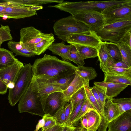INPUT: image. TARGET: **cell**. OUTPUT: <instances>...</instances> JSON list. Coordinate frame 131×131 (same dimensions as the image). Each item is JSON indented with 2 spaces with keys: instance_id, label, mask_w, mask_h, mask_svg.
I'll return each instance as SVG.
<instances>
[{
  "instance_id": "11a10c76",
  "label": "cell",
  "mask_w": 131,
  "mask_h": 131,
  "mask_svg": "<svg viewBox=\"0 0 131 131\" xmlns=\"http://www.w3.org/2000/svg\"><path fill=\"white\" fill-rule=\"evenodd\" d=\"M49 129H48V130H40L39 131H48Z\"/></svg>"
},
{
  "instance_id": "681fc988",
  "label": "cell",
  "mask_w": 131,
  "mask_h": 131,
  "mask_svg": "<svg viewBox=\"0 0 131 131\" xmlns=\"http://www.w3.org/2000/svg\"><path fill=\"white\" fill-rule=\"evenodd\" d=\"M45 124V121L43 118L40 120L36 125L35 130L34 131H38L40 128L43 127Z\"/></svg>"
},
{
  "instance_id": "816d5d0a",
  "label": "cell",
  "mask_w": 131,
  "mask_h": 131,
  "mask_svg": "<svg viewBox=\"0 0 131 131\" xmlns=\"http://www.w3.org/2000/svg\"><path fill=\"white\" fill-rule=\"evenodd\" d=\"M31 9L34 11H36L43 8L41 6H34L30 7Z\"/></svg>"
},
{
  "instance_id": "d4e9b609",
  "label": "cell",
  "mask_w": 131,
  "mask_h": 131,
  "mask_svg": "<svg viewBox=\"0 0 131 131\" xmlns=\"http://www.w3.org/2000/svg\"><path fill=\"white\" fill-rule=\"evenodd\" d=\"M82 58L84 59L97 57V49L95 48L72 43Z\"/></svg>"
},
{
  "instance_id": "484cf974",
  "label": "cell",
  "mask_w": 131,
  "mask_h": 131,
  "mask_svg": "<svg viewBox=\"0 0 131 131\" xmlns=\"http://www.w3.org/2000/svg\"><path fill=\"white\" fill-rule=\"evenodd\" d=\"M74 70L75 73L89 81L94 79L97 75L95 69L92 67L78 65L76 66Z\"/></svg>"
},
{
  "instance_id": "ffe728a7",
  "label": "cell",
  "mask_w": 131,
  "mask_h": 131,
  "mask_svg": "<svg viewBox=\"0 0 131 131\" xmlns=\"http://www.w3.org/2000/svg\"><path fill=\"white\" fill-rule=\"evenodd\" d=\"M7 46L12 52L15 53V56L30 57L36 55L34 52L25 47L19 41L10 40L8 42Z\"/></svg>"
},
{
  "instance_id": "cb8c5ba5",
  "label": "cell",
  "mask_w": 131,
  "mask_h": 131,
  "mask_svg": "<svg viewBox=\"0 0 131 131\" xmlns=\"http://www.w3.org/2000/svg\"><path fill=\"white\" fill-rule=\"evenodd\" d=\"M87 120L88 131H96L98 129L101 119L99 114L95 110L89 111L84 115Z\"/></svg>"
},
{
  "instance_id": "f35d334b",
  "label": "cell",
  "mask_w": 131,
  "mask_h": 131,
  "mask_svg": "<svg viewBox=\"0 0 131 131\" xmlns=\"http://www.w3.org/2000/svg\"><path fill=\"white\" fill-rule=\"evenodd\" d=\"M66 104L61 107L53 116L58 122L62 125H66L65 110V106Z\"/></svg>"
},
{
  "instance_id": "9c48e42d",
  "label": "cell",
  "mask_w": 131,
  "mask_h": 131,
  "mask_svg": "<svg viewBox=\"0 0 131 131\" xmlns=\"http://www.w3.org/2000/svg\"><path fill=\"white\" fill-rule=\"evenodd\" d=\"M37 11L31 10L30 7L21 6L10 4L5 0L2 2L1 17L19 19L37 15Z\"/></svg>"
},
{
  "instance_id": "836d02e7",
  "label": "cell",
  "mask_w": 131,
  "mask_h": 131,
  "mask_svg": "<svg viewBox=\"0 0 131 131\" xmlns=\"http://www.w3.org/2000/svg\"><path fill=\"white\" fill-rule=\"evenodd\" d=\"M86 98L85 90L83 87L76 92L71 99L69 103L70 102L72 104V112L78 104Z\"/></svg>"
},
{
  "instance_id": "6da1fadb",
  "label": "cell",
  "mask_w": 131,
  "mask_h": 131,
  "mask_svg": "<svg viewBox=\"0 0 131 131\" xmlns=\"http://www.w3.org/2000/svg\"><path fill=\"white\" fill-rule=\"evenodd\" d=\"M32 76L47 80L59 79L75 74L76 67L70 62L54 56L45 54L36 59L32 66Z\"/></svg>"
},
{
  "instance_id": "7dc6e473",
  "label": "cell",
  "mask_w": 131,
  "mask_h": 131,
  "mask_svg": "<svg viewBox=\"0 0 131 131\" xmlns=\"http://www.w3.org/2000/svg\"><path fill=\"white\" fill-rule=\"evenodd\" d=\"M80 124L81 127L86 130L88 128V123L87 118L84 115L80 119Z\"/></svg>"
},
{
  "instance_id": "c3c4849f",
  "label": "cell",
  "mask_w": 131,
  "mask_h": 131,
  "mask_svg": "<svg viewBox=\"0 0 131 131\" xmlns=\"http://www.w3.org/2000/svg\"><path fill=\"white\" fill-rule=\"evenodd\" d=\"M75 127L70 124L63 126L61 131H73Z\"/></svg>"
},
{
  "instance_id": "d6a6232c",
  "label": "cell",
  "mask_w": 131,
  "mask_h": 131,
  "mask_svg": "<svg viewBox=\"0 0 131 131\" xmlns=\"http://www.w3.org/2000/svg\"><path fill=\"white\" fill-rule=\"evenodd\" d=\"M95 110V108L86 98L84 100L80 111L78 116L72 123L71 125L75 126L80 122L81 118L90 110Z\"/></svg>"
},
{
  "instance_id": "f6af8a7d",
  "label": "cell",
  "mask_w": 131,
  "mask_h": 131,
  "mask_svg": "<svg viewBox=\"0 0 131 131\" xmlns=\"http://www.w3.org/2000/svg\"><path fill=\"white\" fill-rule=\"evenodd\" d=\"M8 88L7 85L0 77V94H5L7 92Z\"/></svg>"
},
{
  "instance_id": "f5cc1de1",
  "label": "cell",
  "mask_w": 131,
  "mask_h": 131,
  "mask_svg": "<svg viewBox=\"0 0 131 131\" xmlns=\"http://www.w3.org/2000/svg\"><path fill=\"white\" fill-rule=\"evenodd\" d=\"M73 131H86V129L81 127H75Z\"/></svg>"
},
{
  "instance_id": "d6986e66",
  "label": "cell",
  "mask_w": 131,
  "mask_h": 131,
  "mask_svg": "<svg viewBox=\"0 0 131 131\" xmlns=\"http://www.w3.org/2000/svg\"><path fill=\"white\" fill-rule=\"evenodd\" d=\"M104 114L107 128L109 124L121 114L116 105L108 99H106L105 102Z\"/></svg>"
},
{
  "instance_id": "8d00e7d4",
  "label": "cell",
  "mask_w": 131,
  "mask_h": 131,
  "mask_svg": "<svg viewBox=\"0 0 131 131\" xmlns=\"http://www.w3.org/2000/svg\"><path fill=\"white\" fill-rule=\"evenodd\" d=\"M108 72L131 78V67L128 68H117L111 67L108 68Z\"/></svg>"
},
{
  "instance_id": "44dd1931",
  "label": "cell",
  "mask_w": 131,
  "mask_h": 131,
  "mask_svg": "<svg viewBox=\"0 0 131 131\" xmlns=\"http://www.w3.org/2000/svg\"><path fill=\"white\" fill-rule=\"evenodd\" d=\"M107 42H103L97 49L100 68L104 73L108 72L107 64L108 60L111 58L107 50Z\"/></svg>"
},
{
  "instance_id": "4316f807",
  "label": "cell",
  "mask_w": 131,
  "mask_h": 131,
  "mask_svg": "<svg viewBox=\"0 0 131 131\" xmlns=\"http://www.w3.org/2000/svg\"><path fill=\"white\" fill-rule=\"evenodd\" d=\"M104 81L106 82L126 84L128 85H131V78L108 72L104 73Z\"/></svg>"
},
{
  "instance_id": "603a6c76",
  "label": "cell",
  "mask_w": 131,
  "mask_h": 131,
  "mask_svg": "<svg viewBox=\"0 0 131 131\" xmlns=\"http://www.w3.org/2000/svg\"><path fill=\"white\" fill-rule=\"evenodd\" d=\"M10 4L23 6L29 7L52 3H60L63 0H5Z\"/></svg>"
},
{
  "instance_id": "ba28073f",
  "label": "cell",
  "mask_w": 131,
  "mask_h": 131,
  "mask_svg": "<svg viewBox=\"0 0 131 131\" xmlns=\"http://www.w3.org/2000/svg\"><path fill=\"white\" fill-rule=\"evenodd\" d=\"M19 42L34 52V46L35 44L44 39L54 37L52 33H43L32 26L21 28Z\"/></svg>"
},
{
  "instance_id": "4dcf8cb0",
  "label": "cell",
  "mask_w": 131,
  "mask_h": 131,
  "mask_svg": "<svg viewBox=\"0 0 131 131\" xmlns=\"http://www.w3.org/2000/svg\"><path fill=\"white\" fill-rule=\"evenodd\" d=\"M119 47L122 58V61L129 67H131V48L127 45L122 42L117 43Z\"/></svg>"
},
{
  "instance_id": "4fadbf2b",
  "label": "cell",
  "mask_w": 131,
  "mask_h": 131,
  "mask_svg": "<svg viewBox=\"0 0 131 131\" xmlns=\"http://www.w3.org/2000/svg\"><path fill=\"white\" fill-rule=\"evenodd\" d=\"M31 90L40 98L56 92L63 91L49 83L47 80L32 76L30 82Z\"/></svg>"
},
{
  "instance_id": "e575fe53",
  "label": "cell",
  "mask_w": 131,
  "mask_h": 131,
  "mask_svg": "<svg viewBox=\"0 0 131 131\" xmlns=\"http://www.w3.org/2000/svg\"><path fill=\"white\" fill-rule=\"evenodd\" d=\"M69 58L70 61H72L78 66H83L85 63L84 60L73 45L69 53Z\"/></svg>"
},
{
  "instance_id": "7bdbcfd3",
  "label": "cell",
  "mask_w": 131,
  "mask_h": 131,
  "mask_svg": "<svg viewBox=\"0 0 131 131\" xmlns=\"http://www.w3.org/2000/svg\"><path fill=\"white\" fill-rule=\"evenodd\" d=\"M65 124H68L70 117L72 112V105L71 103H67L65 106Z\"/></svg>"
},
{
  "instance_id": "d590c367",
  "label": "cell",
  "mask_w": 131,
  "mask_h": 131,
  "mask_svg": "<svg viewBox=\"0 0 131 131\" xmlns=\"http://www.w3.org/2000/svg\"><path fill=\"white\" fill-rule=\"evenodd\" d=\"M13 39L9 26L8 25L4 26L1 25L0 27V48L3 42L11 40Z\"/></svg>"
},
{
  "instance_id": "5bb4252c",
  "label": "cell",
  "mask_w": 131,
  "mask_h": 131,
  "mask_svg": "<svg viewBox=\"0 0 131 131\" xmlns=\"http://www.w3.org/2000/svg\"><path fill=\"white\" fill-rule=\"evenodd\" d=\"M108 131H131V110L122 114L108 124Z\"/></svg>"
},
{
  "instance_id": "f907efd6",
  "label": "cell",
  "mask_w": 131,
  "mask_h": 131,
  "mask_svg": "<svg viewBox=\"0 0 131 131\" xmlns=\"http://www.w3.org/2000/svg\"><path fill=\"white\" fill-rule=\"evenodd\" d=\"M63 126L61 124L56 125L49 129L48 131H61Z\"/></svg>"
},
{
  "instance_id": "8992f818",
  "label": "cell",
  "mask_w": 131,
  "mask_h": 131,
  "mask_svg": "<svg viewBox=\"0 0 131 131\" xmlns=\"http://www.w3.org/2000/svg\"><path fill=\"white\" fill-rule=\"evenodd\" d=\"M18 102V108L20 113L27 112L42 117L45 114L40 98L31 90L30 83Z\"/></svg>"
},
{
  "instance_id": "ac0fdd59",
  "label": "cell",
  "mask_w": 131,
  "mask_h": 131,
  "mask_svg": "<svg viewBox=\"0 0 131 131\" xmlns=\"http://www.w3.org/2000/svg\"><path fill=\"white\" fill-rule=\"evenodd\" d=\"M73 45L70 44L66 45L64 42L57 43H53L48 49L54 54L61 57L63 60L70 62L69 58V54Z\"/></svg>"
},
{
  "instance_id": "6f0895ef",
  "label": "cell",
  "mask_w": 131,
  "mask_h": 131,
  "mask_svg": "<svg viewBox=\"0 0 131 131\" xmlns=\"http://www.w3.org/2000/svg\"><path fill=\"white\" fill-rule=\"evenodd\" d=\"M0 131H1V130H0Z\"/></svg>"
},
{
  "instance_id": "7c38bea8",
  "label": "cell",
  "mask_w": 131,
  "mask_h": 131,
  "mask_svg": "<svg viewBox=\"0 0 131 131\" xmlns=\"http://www.w3.org/2000/svg\"><path fill=\"white\" fill-rule=\"evenodd\" d=\"M66 42L70 44L74 43L97 49L103 42L95 32L91 30L70 36L67 38Z\"/></svg>"
},
{
  "instance_id": "7a4b0ae2",
  "label": "cell",
  "mask_w": 131,
  "mask_h": 131,
  "mask_svg": "<svg viewBox=\"0 0 131 131\" xmlns=\"http://www.w3.org/2000/svg\"><path fill=\"white\" fill-rule=\"evenodd\" d=\"M129 0H111L102 1H88L71 2L63 1L49 7L55 8L68 12L72 15L88 12L101 13L105 9L113 6L128 2Z\"/></svg>"
},
{
  "instance_id": "e0dca14e",
  "label": "cell",
  "mask_w": 131,
  "mask_h": 131,
  "mask_svg": "<svg viewBox=\"0 0 131 131\" xmlns=\"http://www.w3.org/2000/svg\"><path fill=\"white\" fill-rule=\"evenodd\" d=\"M89 81L75 73V77L66 90L63 91L65 100L69 103L72 96L82 88L89 84Z\"/></svg>"
},
{
  "instance_id": "83f0119b",
  "label": "cell",
  "mask_w": 131,
  "mask_h": 131,
  "mask_svg": "<svg viewBox=\"0 0 131 131\" xmlns=\"http://www.w3.org/2000/svg\"><path fill=\"white\" fill-rule=\"evenodd\" d=\"M118 109L121 114L131 110V98L109 99Z\"/></svg>"
},
{
  "instance_id": "f1b7e54d",
  "label": "cell",
  "mask_w": 131,
  "mask_h": 131,
  "mask_svg": "<svg viewBox=\"0 0 131 131\" xmlns=\"http://www.w3.org/2000/svg\"><path fill=\"white\" fill-rule=\"evenodd\" d=\"M75 75V74L70 76L59 79L47 80L50 84L63 91L68 88L73 79Z\"/></svg>"
},
{
  "instance_id": "1f68e13d",
  "label": "cell",
  "mask_w": 131,
  "mask_h": 131,
  "mask_svg": "<svg viewBox=\"0 0 131 131\" xmlns=\"http://www.w3.org/2000/svg\"><path fill=\"white\" fill-rule=\"evenodd\" d=\"M107 50L111 58L116 62L122 61L119 48L117 43L107 42Z\"/></svg>"
},
{
  "instance_id": "5b68a950",
  "label": "cell",
  "mask_w": 131,
  "mask_h": 131,
  "mask_svg": "<svg viewBox=\"0 0 131 131\" xmlns=\"http://www.w3.org/2000/svg\"><path fill=\"white\" fill-rule=\"evenodd\" d=\"M32 66L30 63L24 65L16 79L14 88L9 89L8 99L12 106L19 102L31 82L32 77Z\"/></svg>"
},
{
  "instance_id": "2e32d148",
  "label": "cell",
  "mask_w": 131,
  "mask_h": 131,
  "mask_svg": "<svg viewBox=\"0 0 131 131\" xmlns=\"http://www.w3.org/2000/svg\"><path fill=\"white\" fill-rule=\"evenodd\" d=\"M19 61L6 68L0 70V77L7 85L10 83H14L18 74L24 66Z\"/></svg>"
},
{
  "instance_id": "b9f144b4",
  "label": "cell",
  "mask_w": 131,
  "mask_h": 131,
  "mask_svg": "<svg viewBox=\"0 0 131 131\" xmlns=\"http://www.w3.org/2000/svg\"><path fill=\"white\" fill-rule=\"evenodd\" d=\"M85 99H83L78 104L73 111L70 117L68 124L71 125L72 123L78 116L80 111Z\"/></svg>"
},
{
  "instance_id": "f546056e",
  "label": "cell",
  "mask_w": 131,
  "mask_h": 131,
  "mask_svg": "<svg viewBox=\"0 0 131 131\" xmlns=\"http://www.w3.org/2000/svg\"><path fill=\"white\" fill-rule=\"evenodd\" d=\"M54 37L44 39L34 46V51L36 55H39L43 53L55 41Z\"/></svg>"
},
{
  "instance_id": "9f6ffc18",
  "label": "cell",
  "mask_w": 131,
  "mask_h": 131,
  "mask_svg": "<svg viewBox=\"0 0 131 131\" xmlns=\"http://www.w3.org/2000/svg\"><path fill=\"white\" fill-rule=\"evenodd\" d=\"M86 131H87V130H86Z\"/></svg>"
},
{
  "instance_id": "7402d4cb",
  "label": "cell",
  "mask_w": 131,
  "mask_h": 131,
  "mask_svg": "<svg viewBox=\"0 0 131 131\" xmlns=\"http://www.w3.org/2000/svg\"><path fill=\"white\" fill-rule=\"evenodd\" d=\"M18 61L12 52L0 48V70L10 67Z\"/></svg>"
},
{
  "instance_id": "ab89813d",
  "label": "cell",
  "mask_w": 131,
  "mask_h": 131,
  "mask_svg": "<svg viewBox=\"0 0 131 131\" xmlns=\"http://www.w3.org/2000/svg\"><path fill=\"white\" fill-rule=\"evenodd\" d=\"M93 86L99 96L100 99L101 104V110L102 112L103 115L105 117L104 114V107L105 102L107 99L106 97L105 96L102 89L95 85L94 86Z\"/></svg>"
},
{
  "instance_id": "52a82bcc",
  "label": "cell",
  "mask_w": 131,
  "mask_h": 131,
  "mask_svg": "<svg viewBox=\"0 0 131 131\" xmlns=\"http://www.w3.org/2000/svg\"><path fill=\"white\" fill-rule=\"evenodd\" d=\"M102 13L105 18L104 23L131 21V0L108 8Z\"/></svg>"
},
{
  "instance_id": "ee69618b",
  "label": "cell",
  "mask_w": 131,
  "mask_h": 131,
  "mask_svg": "<svg viewBox=\"0 0 131 131\" xmlns=\"http://www.w3.org/2000/svg\"><path fill=\"white\" fill-rule=\"evenodd\" d=\"M121 42L127 45L131 48V31L129 32L125 36Z\"/></svg>"
},
{
  "instance_id": "60d3db41",
  "label": "cell",
  "mask_w": 131,
  "mask_h": 131,
  "mask_svg": "<svg viewBox=\"0 0 131 131\" xmlns=\"http://www.w3.org/2000/svg\"><path fill=\"white\" fill-rule=\"evenodd\" d=\"M107 66L108 68L111 67L121 68H129L126 63L123 61L116 62L111 58L108 60Z\"/></svg>"
},
{
  "instance_id": "bcb514c9",
  "label": "cell",
  "mask_w": 131,
  "mask_h": 131,
  "mask_svg": "<svg viewBox=\"0 0 131 131\" xmlns=\"http://www.w3.org/2000/svg\"><path fill=\"white\" fill-rule=\"evenodd\" d=\"M90 89L93 94L98 103L100 108L101 110V104L100 99L99 96L97 92L93 86L91 88L90 87Z\"/></svg>"
},
{
  "instance_id": "db71d44e",
  "label": "cell",
  "mask_w": 131,
  "mask_h": 131,
  "mask_svg": "<svg viewBox=\"0 0 131 131\" xmlns=\"http://www.w3.org/2000/svg\"><path fill=\"white\" fill-rule=\"evenodd\" d=\"M14 83H10L7 85V86L9 89H12L14 88Z\"/></svg>"
},
{
  "instance_id": "3957f363",
  "label": "cell",
  "mask_w": 131,
  "mask_h": 131,
  "mask_svg": "<svg viewBox=\"0 0 131 131\" xmlns=\"http://www.w3.org/2000/svg\"><path fill=\"white\" fill-rule=\"evenodd\" d=\"M131 31V21H124L104 23L95 32L102 41L117 43Z\"/></svg>"
},
{
  "instance_id": "30bf717a",
  "label": "cell",
  "mask_w": 131,
  "mask_h": 131,
  "mask_svg": "<svg viewBox=\"0 0 131 131\" xmlns=\"http://www.w3.org/2000/svg\"><path fill=\"white\" fill-rule=\"evenodd\" d=\"M40 101L45 114L53 116L61 107L67 103L63 93L58 91L40 98Z\"/></svg>"
},
{
  "instance_id": "9a60e30c",
  "label": "cell",
  "mask_w": 131,
  "mask_h": 131,
  "mask_svg": "<svg viewBox=\"0 0 131 131\" xmlns=\"http://www.w3.org/2000/svg\"><path fill=\"white\" fill-rule=\"evenodd\" d=\"M94 84L103 91L107 99H110L116 97L128 86L127 85L110 82H95Z\"/></svg>"
},
{
  "instance_id": "277c9868",
  "label": "cell",
  "mask_w": 131,
  "mask_h": 131,
  "mask_svg": "<svg viewBox=\"0 0 131 131\" xmlns=\"http://www.w3.org/2000/svg\"><path fill=\"white\" fill-rule=\"evenodd\" d=\"M53 28L55 35L64 42L70 36L91 30L85 24L74 19L72 15L57 21Z\"/></svg>"
},
{
  "instance_id": "8fae6325",
  "label": "cell",
  "mask_w": 131,
  "mask_h": 131,
  "mask_svg": "<svg viewBox=\"0 0 131 131\" xmlns=\"http://www.w3.org/2000/svg\"><path fill=\"white\" fill-rule=\"evenodd\" d=\"M72 16L77 21L85 24L91 31L95 32L104 25L105 20L102 13L95 12H85Z\"/></svg>"
},
{
  "instance_id": "74e56055",
  "label": "cell",
  "mask_w": 131,
  "mask_h": 131,
  "mask_svg": "<svg viewBox=\"0 0 131 131\" xmlns=\"http://www.w3.org/2000/svg\"><path fill=\"white\" fill-rule=\"evenodd\" d=\"M42 118L44 120L45 124L43 127L41 128V130H46L56 125L60 124L53 116L50 114H45Z\"/></svg>"
}]
</instances>
